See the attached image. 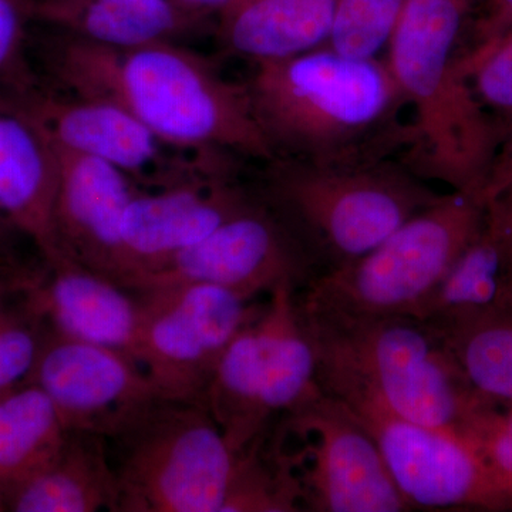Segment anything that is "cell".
Returning <instances> with one entry per match:
<instances>
[{
	"mask_svg": "<svg viewBox=\"0 0 512 512\" xmlns=\"http://www.w3.org/2000/svg\"><path fill=\"white\" fill-rule=\"evenodd\" d=\"M49 62L57 82L77 97L116 104L167 146L275 160L247 84L228 82L204 57L170 40L119 49L72 36Z\"/></svg>",
	"mask_w": 512,
	"mask_h": 512,
	"instance_id": "1",
	"label": "cell"
},
{
	"mask_svg": "<svg viewBox=\"0 0 512 512\" xmlns=\"http://www.w3.org/2000/svg\"><path fill=\"white\" fill-rule=\"evenodd\" d=\"M247 87L275 158L367 163L412 141V130L400 123L406 99L379 59H355L323 46L255 62Z\"/></svg>",
	"mask_w": 512,
	"mask_h": 512,
	"instance_id": "2",
	"label": "cell"
},
{
	"mask_svg": "<svg viewBox=\"0 0 512 512\" xmlns=\"http://www.w3.org/2000/svg\"><path fill=\"white\" fill-rule=\"evenodd\" d=\"M480 0H406L386 63L414 109L410 163L421 178L483 198L500 131L461 70V36Z\"/></svg>",
	"mask_w": 512,
	"mask_h": 512,
	"instance_id": "3",
	"label": "cell"
},
{
	"mask_svg": "<svg viewBox=\"0 0 512 512\" xmlns=\"http://www.w3.org/2000/svg\"><path fill=\"white\" fill-rule=\"evenodd\" d=\"M298 311L323 393L369 394L403 419L463 436L487 400L430 323L404 315L349 318L299 302Z\"/></svg>",
	"mask_w": 512,
	"mask_h": 512,
	"instance_id": "4",
	"label": "cell"
},
{
	"mask_svg": "<svg viewBox=\"0 0 512 512\" xmlns=\"http://www.w3.org/2000/svg\"><path fill=\"white\" fill-rule=\"evenodd\" d=\"M409 165L269 161L266 204L291 229L318 275L376 248L400 225L439 201Z\"/></svg>",
	"mask_w": 512,
	"mask_h": 512,
	"instance_id": "5",
	"label": "cell"
},
{
	"mask_svg": "<svg viewBox=\"0 0 512 512\" xmlns=\"http://www.w3.org/2000/svg\"><path fill=\"white\" fill-rule=\"evenodd\" d=\"M116 512H221L239 454L204 399L156 397L109 437Z\"/></svg>",
	"mask_w": 512,
	"mask_h": 512,
	"instance_id": "6",
	"label": "cell"
},
{
	"mask_svg": "<svg viewBox=\"0 0 512 512\" xmlns=\"http://www.w3.org/2000/svg\"><path fill=\"white\" fill-rule=\"evenodd\" d=\"M484 222L483 198L441 195L372 251L315 276L296 298L305 308L349 318L414 316Z\"/></svg>",
	"mask_w": 512,
	"mask_h": 512,
	"instance_id": "7",
	"label": "cell"
},
{
	"mask_svg": "<svg viewBox=\"0 0 512 512\" xmlns=\"http://www.w3.org/2000/svg\"><path fill=\"white\" fill-rule=\"evenodd\" d=\"M292 286L269 293L261 312L224 350L204 393L229 447L239 454L320 392L315 349Z\"/></svg>",
	"mask_w": 512,
	"mask_h": 512,
	"instance_id": "8",
	"label": "cell"
},
{
	"mask_svg": "<svg viewBox=\"0 0 512 512\" xmlns=\"http://www.w3.org/2000/svg\"><path fill=\"white\" fill-rule=\"evenodd\" d=\"M278 427L299 443L298 448L288 446L275 433L303 511H413L376 441L338 400L319 392L282 417Z\"/></svg>",
	"mask_w": 512,
	"mask_h": 512,
	"instance_id": "9",
	"label": "cell"
},
{
	"mask_svg": "<svg viewBox=\"0 0 512 512\" xmlns=\"http://www.w3.org/2000/svg\"><path fill=\"white\" fill-rule=\"evenodd\" d=\"M137 293L140 323L133 357L161 396L170 399H204L222 353L264 306L208 284L157 286Z\"/></svg>",
	"mask_w": 512,
	"mask_h": 512,
	"instance_id": "10",
	"label": "cell"
},
{
	"mask_svg": "<svg viewBox=\"0 0 512 512\" xmlns=\"http://www.w3.org/2000/svg\"><path fill=\"white\" fill-rule=\"evenodd\" d=\"M325 394L342 403L369 431L413 510L512 511L480 451L463 434L403 419L369 394Z\"/></svg>",
	"mask_w": 512,
	"mask_h": 512,
	"instance_id": "11",
	"label": "cell"
},
{
	"mask_svg": "<svg viewBox=\"0 0 512 512\" xmlns=\"http://www.w3.org/2000/svg\"><path fill=\"white\" fill-rule=\"evenodd\" d=\"M318 269L298 239L266 202L255 200L198 244L178 252L128 289L174 284H208L254 301L279 286L305 288Z\"/></svg>",
	"mask_w": 512,
	"mask_h": 512,
	"instance_id": "12",
	"label": "cell"
},
{
	"mask_svg": "<svg viewBox=\"0 0 512 512\" xmlns=\"http://www.w3.org/2000/svg\"><path fill=\"white\" fill-rule=\"evenodd\" d=\"M26 382L37 384L52 399L67 430L104 437L161 396L134 357L69 338L50 326Z\"/></svg>",
	"mask_w": 512,
	"mask_h": 512,
	"instance_id": "13",
	"label": "cell"
},
{
	"mask_svg": "<svg viewBox=\"0 0 512 512\" xmlns=\"http://www.w3.org/2000/svg\"><path fill=\"white\" fill-rule=\"evenodd\" d=\"M225 174L192 175L156 192L134 194L121 220V285L128 288L255 201Z\"/></svg>",
	"mask_w": 512,
	"mask_h": 512,
	"instance_id": "14",
	"label": "cell"
},
{
	"mask_svg": "<svg viewBox=\"0 0 512 512\" xmlns=\"http://www.w3.org/2000/svg\"><path fill=\"white\" fill-rule=\"evenodd\" d=\"M50 144L57 161L53 229L59 258L120 284L121 220L137 192L133 181L106 161Z\"/></svg>",
	"mask_w": 512,
	"mask_h": 512,
	"instance_id": "15",
	"label": "cell"
},
{
	"mask_svg": "<svg viewBox=\"0 0 512 512\" xmlns=\"http://www.w3.org/2000/svg\"><path fill=\"white\" fill-rule=\"evenodd\" d=\"M26 296L50 329L133 357L140 298L109 276L60 256L45 261Z\"/></svg>",
	"mask_w": 512,
	"mask_h": 512,
	"instance_id": "16",
	"label": "cell"
},
{
	"mask_svg": "<svg viewBox=\"0 0 512 512\" xmlns=\"http://www.w3.org/2000/svg\"><path fill=\"white\" fill-rule=\"evenodd\" d=\"M16 101L56 146L99 158L131 178H148L167 167L163 163L167 144L110 101L59 99L40 92Z\"/></svg>",
	"mask_w": 512,
	"mask_h": 512,
	"instance_id": "17",
	"label": "cell"
},
{
	"mask_svg": "<svg viewBox=\"0 0 512 512\" xmlns=\"http://www.w3.org/2000/svg\"><path fill=\"white\" fill-rule=\"evenodd\" d=\"M55 151L18 101L0 96V215L28 237L45 261L59 258L53 208Z\"/></svg>",
	"mask_w": 512,
	"mask_h": 512,
	"instance_id": "18",
	"label": "cell"
},
{
	"mask_svg": "<svg viewBox=\"0 0 512 512\" xmlns=\"http://www.w3.org/2000/svg\"><path fill=\"white\" fill-rule=\"evenodd\" d=\"M117 504L109 443L82 430L67 431L56 456L5 494V511L12 512H116Z\"/></svg>",
	"mask_w": 512,
	"mask_h": 512,
	"instance_id": "19",
	"label": "cell"
},
{
	"mask_svg": "<svg viewBox=\"0 0 512 512\" xmlns=\"http://www.w3.org/2000/svg\"><path fill=\"white\" fill-rule=\"evenodd\" d=\"M336 0H235L220 15L232 52L254 60L288 59L328 42Z\"/></svg>",
	"mask_w": 512,
	"mask_h": 512,
	"instance_id": "20",
	"label": "cell"
},
{
	"mask_svg": "<svg viewBox=\"0 0 512 512\" xmlns=\"http://www.w3.org/2000/svg\"><path fill=\"white\" fill-rule=\"evenodd\" d=\"M33 16L119 49L170 40L190 20L174 0H33Z\"/></svg>",
	"mask_w": 512,
	"mask_h": 512,
	"instance_id": "21",
	"label": "cell"
},
{
	"mask_svg": "<svg viewBox=\"0 0 512 512\" xmlns=\"http://www.w3.org/2000/svg\"><path fill=\"white\" fill-rule=\"evenodd\" d=\"M52 399L37 384L23 382L0 394V491L49 463L67 436Z\"/></svg>",
	"mask_w": 512,
	"mask_h": 512,
	"instance_id": "22",
	"label": "cell"
},
{
	"mask_svg": "<svg viewBox=\"0 0 512 512\" xmlns=\"http://www.w3.org/2000/svg\"><path fill=\"white\" fill-rule=\"evenodd\" d=\"M431 326L478 394L512 403V302Z\"/></svg>",
	"mask_w": 512,
	"mask_h": 512,
	"instance_id": "23",
	"label": "cell"
},
{
	"mask_svg": "<svg viewBox=\"0 0 512 512\" xmlns=\"http://www.w3.org/2000/svg\"><path fill=\"white\" fill-rule=\"evenodd\" d=\"M503 292V252L485 218L483 231L451 266L413 318L436 325L485 311L501 301Z\"/></svg>",
	"mask_w": 512,
	"mask_h": 512,
	"instance_id": "24",
	"label": "cell"
},
{
	"mask_svg": "<svg viewBox=\"0 0 512 512\" xmlns=\"http://www.w3.org/2000/svg\"><path fill=\"white\" fill-rule=\"evenodd\" d=\"M303 511L301 493L284 454L265 436L239 454L237 470L221 512Z\"/></svg>",
	"mask_w": 512,
	"mask_h": 512,
	"instance_id": "25",
	"label": "cell"
},
{
	"mask_svg": "<svg viewBox=\"0 0 512 512\" xmlns=\"http://www.w3.org/2000/svg\"><path fill=\"white\" fill-rule=\"evenodd\" d=\"M406 0H336L326 47L355 59H377L389 46Z\"/></svg>",
	"mask_w": 512,
	"mask_h": 512,
	"instance_id": "26",
	"label": "cell"
},
{
	"mask_svg": "<svg viewBox=\"0 0 512 512\" xmlns=\"http://www.w3.org/2000/svg\"><path fill=\"white\" fill-rule=\"evenodd\" d=\"M47 330L26 289L0 311V394L29 379Z\"/></svg>",
	"mask_w": 512,
	"mask_h": 512,
	"instance_id": "27",
	"label": "cell"
},
{
	"mask_svg": "<svg viewBox=\"0 0 512 512\" xmlns=\"http://www.w3.org/2000/svg\"><path fill=\"white\" fill-rule=\"evenodd\" d=\"M33 0H0V92L25 100L39 93L28 56V23Z\"/></svg>",
	"mask_w": 512,
	"mask_h": 512,
	"instance_id": "28",
	"label": "cell"
},
{
	"mask_svg": "<svg viewBox=\"0 0 512 512\" xmlns=\"http://www.w3.org/2000/svg\"><path fill=\"white\" fill-rule=\"evenodd\" d=\"M461 70L485 109L512 117V28L476 55L461 57Z\"/></svg>",
	"mask_w": 512,
	"mask_h": 512,
	"instance_id": "29",
	"label": "cell"
},
{
	"mask_svg": "<svg viewBox=\"0 0 512 512\" xmlns=\"http://www.w3.org/2000/svg\"><path fill=\"white\" fill-rule=\"evenodd\" d=\"M464 436L480 451L512 508V403L485 400Z\"/></svg>",
	"mask_w": 512,
	"mask_h": 512,
	"instance_id": "30",
	"label": "cell"
},
{
	"mask_svg": "<svg viewBox=\"0 0 512 512\" xmlns=\"http://www.w3.org/2000/svg\"><path fill=\"white\" fill-rule=\"evenodd\" d=\"M485 218L493 228L504 258V292L501 301L512 302V127L504 154L495 161L484 192Z\"/></svg>",
	"mask_w": 512,
	"mask_h": 512,
	"instance_id": "31",
	"label": "cell"
},
{
	"mask_svg": "<svg viewBox=\"0 0 512 512\" xmlns=\"http://www.w3.org/2000/svg\"><path fill=\"white\" fill-rule=\"evenodd\" d=\"M512 28V0H483L470 25V40L463 57L490 46L494 40Z\"/></svg>",
	"mask_w": 512,
	"mask_h": 512,
	"instance_id": "32",
	"label": "cell"
},
{
	"mask_svg": "<svg viewBox=\"0 0 512 512\" xmlns=\"http://www.w3.org/2000/svg\"><path fill=\"white\" fill-rule=\"evenodd\" d=\"M42 269L15 264L0 256V311L36 281Z\"/></svg>",
	"mask_w": 512,
	"mask_h": 512,
	"instance_id": "33",
	"label": "cell"
},
{
	"mask_svg": "<svg viewBox=\"0 0 512 512\" xmlns=\"http://www.w3.org/2000/svg\"><path fill=\"white\" fill-rule=\"evenodd\" d=\"M174 2L187 12L218 13V15H221L235 0H174Z\"/></svg>",
	"mask_w": 512,
	"mask_h": 512,
	"instance_id": "34",
	"label": "cell"
},
{
	"mask_svg": "<svg viewBox=\"0 0 512 512\" xmlns=\"http://www.w3.org/2000/svg\"><path fill=\"white\" fill-rule=\"evenodd\" d=\"M5 228H12L9 225V222L5 220V218L0 215V234H2L3 229Z\"/></svg>",
	"mask_w": 512,
	"mask_h": 512,
	"instance_id": "35",
	"label": "cell"
},
{
	"mask_svg": "<svg viewBox=\"0 0 512 512\" xmlns=\"http://www.w3.org/2000/svg\"><path fill=\"white\" fill-rule=\"evenodd\" d=\"M0 511H5V500H3L2 491H0Z\"/></svg>",
	"mask_w": 512,
	"mask_h": 512,
	"instance_id": "36",
	"label": "cell"
}]
</instances>
